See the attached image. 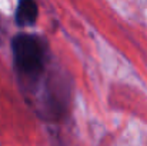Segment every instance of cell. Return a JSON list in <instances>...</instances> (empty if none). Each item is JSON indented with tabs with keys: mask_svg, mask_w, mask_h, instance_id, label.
<instances>
[{
	"mask_svg": "<svg viewBox=\"0 0 147 146\" xmlns=\"http://www.w3.org/2000/svg\"><path fill=\"white\" fill-rule=\"evenodd\" d=\"M14 63L27 76H37L45 67V49L40 40L30 35H19L11 43Z\"/></svg>",
	"mask_w": 147,
	"mask_h": 146,
	"instance_id": "6da1fadb",
	"label": "cell"
},
{
	"mask_svg": "<svg viewBox=\"0 0 147 146\" xmlns=\"http://www.w3.org/2000/svg\"><path fill=\"white\" fill-rule=\"evenodd\" d=\"M37 19V4L34 0H20L16 10V23L19 26H32Z\"/></svg>",
	"mask_w": 147,
	"mask_h": 146,
	"instance_id": "7a4b0ae2",
	"label": "cell"
}]
</instances>
